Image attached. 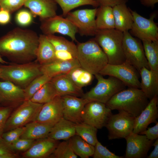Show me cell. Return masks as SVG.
<instances>
[{"instance_id": "cell-1", "label": "cell", "mask_w": 158, "mask_h": 158, "mask_svg": "<svg viewBox=\"0 0 158 158\" xmlns=\"http://www.w3.org/2000/svg\"><path fill=\"white\" fill-rule=\"evenodd\" d=\"M39 36L31 30L16 28L0 38V54L16 63L36 58Z\"/></svg>"}, {"instance_id": "cell-2", "label": "cell", "mask_w": 158, "mask_h": 158, "mask_svg": "<svg viewBox=\"0 0 158 158\" xmlns=\"http://www.w3.org/2000/svg\"><path fill=\"white\" fill-rule=\"evenodd\" d=\"M149 101L140 88L128 87L116 93L105 104L111 110L124 111L135 118L145 108Z\"/></svg>"}, {"instance_id": "cell-3", "label": "cell", "mask_w": 158, "mask_h": 158, "mask_svg": "<svg viewBox=\"0 0 158 158\" xmlns=\"http://www.w3.org/2000/svg\"><path fill=\"white\" fill-rule=\"evenodd\" d=\"M77 58L80 67L93 75L99 73L108 63L107 57L94 38L78 42Z\"/></svg>"}, {"instance_id": "cell-4", "label": "cell", "mask_w": 158, "mask_h": 158, "mask_svg": "<svg viewBox=\"0 0 158 158\" xmlns=\"http://www.w3.org/2000/svg\"><path fill=\"white\" fill-rule=\"evenodd\" d=\"M94 38L108 60V63L117 65L126 61L123 48V32L115 29L98 30Z\"/></svg>"}, {"instance_id": "cell-5", "label": "cell", "mask_w": 158, "mask_h": 158, "mask_svg": "<svg viewBox=\"0 0 158 158\" xmlns=\"http://www.w3.org/2000/svg\"><path fill=\"white\" fill-rule=\"evenodd\" d=\"M41 65L36 62L0 66V78L24 89L35 78L43 74Z\"/></svg>"}, {"instance_id": "cell-6", "label": "cell", "mask_w": 158, "mask_h": 158, "mask_svg": "<svg viewBox=\"0 0 158 158\" xmlns=\"http://www.w3.org/2000/svg\"><path fill=\"white\" fill-rule=\"evenodd\" d=\"M97 80L96 85L82 97L90 102L97 101L106 104L115 94L126 88L121 81L112 76L105 78L99 73L95 75Z\"/></svg>"}, {"instance_id": "cell-7", "label": "cell", "mask_w": 158, "mask_h": 158, "mask_svg": "<svg viewBox=\"0 0 158 158\" xmlns=\"http://www.w3.org/2000/svg\"><path fill=\"white\" fill-rule=\"evenodd\" d=\"M43 104L25 100L13 112L6 122L4 132L25 126L35 121Z\"/></svg>"}, {"instance_id": "cell-8", "label": "cell", "mask_w": 158, "mask_h": 158, "mask_svg": "<svg viewBox=\"0 0 158 158\" xmlns=\"http://www.w3.org/2000/svg\"><path fill=\"white\" fill-rule=\"evenodd\" d=\"M123 48L126 61L139 71L144 67L150 69L142 44L128 31L123 32Z\"/></svg>"}, {"instance_id": "cell-9", "label": "cell", "mask_w": 158, "mask_h": 158, "mask_svg": "<svg viewBox=\"0 0 158 158\" xmlns=\"http://www.w3.org/2000/svg\"><path fill=\"white\" fill-rule=\"evenodd\" d=\"M102 75L115 77L128 87L140 88L139 71L126 61L117 65L108 63L99 72Z\"/></svg>"}, {"instance_id": "cell-10", "label": "cell", "mask_w": 158, "mask_h": 158, "mask_svg": "<svg viewBox=\"0 0 158 158\" xmlns=\"http://www.w3.org/2000/svg\"><path fill=\"white\" fill-rule=\"evenodd\" d=\"M97 8L70 11L65 17L77 28L81 36H95L98 30L95 19Z\"/></svg>"}, {"instance_id": "cell-11", "label": "cell", "mask_w": 158, "mask_h": 158, "mask_svg": "<svg viewBox=\"0 0 158 158\" xmlns=\"http://www.w3.org/2000/svg\"><path fill=\"white\" fill-rule=\"evenodd\" d=\"M130 9L133 19L130 34L142 41H158V27L154 21L155 13L152 14L147 19Z\"/></svg>"}, {"instance_id": "cell-12", "label": "cell", "mask_w": 158, "mask_h": 158, "mask_svg": "<svg viewBox=\"0 0 158 158\" xmlns=\"http://www.w3.org/2000/svg\"><path fill=\"white\" fill-rule=\"evenodd\" d=\"M135 118L123 111L111 114L105 126L108 131V139L125 138L133 132Z\"/></svg>"}, {"instance_id": "cell-13", "label": "cell", "mask_w": 158, "mask_h": 158, "mask_svg": "<svg viewBox=\"0 0 158 158\" xmlns=\"http://www.w3.org/2000/svg\"><path fill=\"white\" fill-rule=\"evenodd\" d=\"M111 110L105 104L97 101L87 103L81 113L82 122L100 129L105 127L110 116Z\"/></svg>"}, {"instance_id": "cell-14", "label": "cell", "mask_w": 158, "mask_h": 158, "mask_svg": "<svg viewBox=\"0 0 158 158\" xmlns=\"http://www.w3.org/2000/svg\"><path fill=\"white\" fill-rule=\"evenodd\" d=\"M40 20V28L43 34L47 35L59 33L68 36L73 41L78 42L75 37L76 34L78 33L77 28L62 15H56Z\"/></svg>"}, {"instance_id": "cell-15", "label": "cell", "mask_w": 158, "mask_h": 158, "mask_svg": "<svg viewBox=\"0 0 158 158\" xmlns=\"http://www.w3.org/2000/svg\"><path fill=\"white\" fill-rule=\"evenodd\" d=\"M125 139L126 147L125 158H142L147 157L154 141L148 140L145 135L132 132Z\"/></svg>"}, {"instance_id": "cell-16", "label": "cell", "mask_w": 158, "mask_h": 158, "mask_svg": "<svg viewBox=\"0 0 158 158\" xmlns=\"http://www.w3.org/2000/svg\"><path fill=\"white\" fill-rule=\"evenodd\" d=\"M63 117L62 97L57 95L43 104L35 121L54 125Z\"/></svg>"}, {"instance_id": "cell-17", "label": "cell", "mask_w": 158, "mask_h": 158, "mask_svg": "<svg viewBox=\"0 0 158 158\" xmlns=\"http://www.w3.org/2000/svg\"><path fill=\"white\" fill-rule=\"evenodd\" d=\"M61 97L63 118L76 124L82 122V111L85 105L90 102L82 97L73 96L66 95Z\"/></svg>"}, {"instance_id": "cell-18", "label": "cell", "mask_w": 158, "mask_h": 158, "mask_svg": "<svg viewBox=\"0 0 158 158\" xmlns=\"http://www.w3.org/2000/svg\"><path fill=\"white\" fill-rule=\"evenodd\" d=\"M158 96L150 100L145 108L135 118L133 132L139 134L151 123H156L158 117Z\"/></svg>"}, {"instance_id": "cell-19", "label": "cell", "mask_w": 158, "mask_h": 158, "mask_svg": "<svg viewBox=\"0 0 158 158\" xmlns=\"http://www.w3.org/2000/svg\"><path fill=\"white\" fill-rule=\"evenodd\" d=\"M22 155L26 158H45L50 157L58 143V140L49 137L37 140Z\"/></svg>"}, {"instance_id": "cell-20", "label": "cell", "mask_w": 158, "mask_h": 158, "mask_svg": "<svg viewBox=\"0 0 158 158\" xmlns=\"http://www.w3.org/2000/svg\"><path fill=\"white\" fill-rule=\"evenodd\" d=\"M57 4L55 0H26L24 5L40 20L56 15Z\"/></svg>"}, {"instance_id": "cell-21", "label": "cell", "mask_w": 158, "mask_h": 158, "mask_svg": "<svg viewBox=\"0 0 158 158\" xmlns=\"http://www.w3.org/2000/svg\"><path fill=\"white\" fill-rule=\"evenodd\" d=\"M141 81L140 89L149 100L158 95V72L146 68L139 71Z\"/></svg>"}, {"instance_id": "cell-22", "label": "cell", "mask_w": 158, "mask_h": 158, "mask_svg": "<svg viewBox=\"0 0 158 158\" xmlns=\"http://www.w3.org/2000/svg\"><path fill=\"white\" fill-rule=\"evenodd\" d=\"M4 80H0L1 103H16L25 101L23 89L11 81Z\"/></svg>"}, {"instance_id": "cell-23", "label": "cell", "mask_w": 158, "mask_h": 158, "mask_svg": "<svg viewBox=\"0 0 158 158\" xmlns=\"http://www.w3.org/2000/svg\"><path fill=\"white\" fill-rule=\"evenodd\" d=\"M51 81L60 96L69 95L81 97L84 94L82 88L77 87L66 74L54 76Z\"/></svg>"}, {"instance_id": "cell-24", "label": "cell", "mask_w": 158, "mask_h": 158, "mask_svg": "<svg viewBox=\"0 0 158 158\" xmlns=\"http://www.w3.org/2000/svg\"><path fill=\"white\" fill-rule=\"evenodd\" d=\"M115 29L122 32L128 31L133 23L132 14L126 4L116 5L112 7Z\"/></svg>"}, {"instance_id": "cell-25", "label": "cell", "mask_w": 158, "mask_h": 158, "mask_svg": "<svg viewBox=\"0 0 158 158\" xmlns=\"http://www.w3.org/2000/svg\"><path fill=\"white\" fill-rule=\"evenodd\" d=\"M80 66L77 59L69 61L56 60L50 63L41 65V71L51 78L56 75L68 73L73 68Z\"/></svg>"}, {"instance_id": "cell-26", "label": "cell", "mask_w": 158, "mask_h": 158, "mask_svg": "<svg viewBox=\"0 0 158 158\" xmlns=\"http://www.w3.org/2000/svg\"><path fill=\"white\" fill-rule=\"evenodd\" d=\"M63 117L52 128L48 137L54 140H68L76 135L75 125Z\"/></svg>"}, {"instance_id": "cell-27", "label": "cell", "mask_w": 158, "mask_h": 158, "mask_svg": "<svg viewBox=\"0 0 158 158\" xmlns=\"http://www.w3.org/2000/svg\"><path fill=\"white\" fill-rule=\"evenodd\" d=\"M55 49L46 35L39 36V44L36 53L37 61L41 65L50 63L56 60Z\"/></svg>"}, {"instance_id": "cell-28", "label": "cell", "mask_w": 158, "mask_h": 158, "mask_svg": "<svg viewBox=\"0 0 158 158\" xmlns=\"http://www.w3.org/2000/svg\"><path fill=\"white\" fill-rule=\"evenodd\" d=\"M53 125L35 121L25 126V130L20 138L38 140L48 137Z\"/></svg>"}, {"instance_id": "cell-29", "label": "cell", "mask_w": 158, "mask_h": 158, "mask_svg": "<svg viewBox=\"0 0 158 158\" xmlns=\"http://www.w3.org/2000/svg\"><path fill=\"white\" fill-rule=\"evenodd\" d=\"M96 23L97 30L115 29L112 8L100 6L97 8Z\"/></svg>"}, {"instance_id": "cell-30", "label": "cell", "mask_w": 158, "mask_h": 158, "mask_svg": "<svg viewBox=\"0 0 158 158\" xmlns=\"http://www.w3.org/2000/svg\"><path fill=\"white\" fill-rule=\"evenodd\" d=\"M72 149L75 154L81 158L92 157L95 146L88 143L79 136L75 135L69 139Z\"/></svg>"}, {"instance_id": "cell-31", "label": "cell", "mask_w": 158, "mask_h": 158, "mask_svg": "<svg viewBox=\"0 0 158 158\" xmlns=\"http://www.w3.org/2000/svg\"><path fill=\"white\" fill-rule=\"evenodd\" d=\"M57 95V90L51 80L44 84L33 95L30 100L34 102L44 104Z\"/></svg>"}, {"instance_id": "cell-32", "label": "cell", "mask_w": 158, "mask_h": 158, "mask_svg": "<svg viewBox=\"0 0 158 158\" xmlns=\"http://www.w3.org/2000/svg\"><path fill=\"white\" fill-rule=\"evenodd\" d=\"M66 74L80 88L90 84L94 78V75L80 66L73 68Z\"/></svg>"}, {"instance_id": "cell-33", "label": "cell", "mask_w": 158, "mask_h": 158, "mask_svg": "<svg viewBox=\"0 0 158 158\" xmlns=\"http://www.w3.org/2000/svg\"><path fill=\"white\" fill-rule=\"evenodd\" d=\"M142 41L150 69L158 72V41Z\"/></svg>"}, {"instance_id": "cell-34", "label": "cell", "mask_w": 158, "mask_h": 158, "mask_svg": "<svg viewBox=\"0 0 158 158\" xmlns=\"http://www.w3.org/2000/svg\"><path fill=\"white\" fill-rule=\"evenodd\" d=\"M46 36L48 40L54 47L55 51H68L77 57V46L73 41H70L63 37L54 35Z\"/></svg>"}, {"instance_id": "cell-35", "label": "cell", "mask_w": 158, "mask_h": 158, "mask_svg": "<svg viewBox=\"0 0 158 158\" xmlns=\"http://www.w3.org/2000/svg\"><path fill=\"white\" fill-rule=\"evenodd\" d=\"M97 130V129L94 127L83 122L75 125L76 135L94 146L98 141Z\"/></svg>"}, {"instance_id": "cell-36", "label": "cell", "mask_w": 158, "mask_h": 158, "mask_svg": "<svg viewBox=\"0 0 158 158\" xmlns=\"http://www.w3.org/2000/svg\"><path fill=\"white\" fill-rule=\"evenodd\" d=\"M61 7L62 16L65 17L67 14L73 9L79 6L90 5L97 8L99 4L94 0H55Z\"/></svg>"}, {"instance_id": "cell-37", "label": "cell", "mask_w": 158, "mask_h": 158, "mask_svg": "<svg viewBox=\"0 0 158 158\" xmlns=\"http://www.w3.org/2000/svg\"><path fill=\"white\" fill-rule=\"evenodd\" d=\"M51 78L42 74L33 79L23 89L25 100H30L35 94Z\"/></svg>"}, {"instance_id": "cell-38", "label": "cell", "mask_w": 158, "mask_h": 158, "mask_svg": "<svg viewBox=\"0 0 158 158\" xmlns=\"http://www.w3.org/2000/svg\"><path fill=\"white\" fill-rule=\"evenodd\" d=\"M69 140L59 143L50 157L55 158H76Z\"/></svg>"}, {"instance_id": "cell-39", "label": "cell", "mask_w": 158, "mask_h": 158, "mask_svg": "<svg viewBox=\"0 0 158 158\" xmlns=\"http://www.w3.org/2000/svg\"><path fill=\"white\" fill-rule=\"evenodd\" d=\"M95 146L94 158H123L122 156L117 155L109 151L98 141Z\"/></svg>"}, {"instance_id": "cell-40", "label": "cell", "mask_w": 158, "mask_h": 158, "mask_svg": "<svg viewBox=\"0 0 158 158\" xmlns=\"http://www.w3.org/2000/svg\"><path fill=\"white\" fill-rule=\"evenodd\" d=\"M25 129V126L18 127L4 132L1 137L10 144L20 138Z\"/></svg>"}, {"instance_id": "cell-41", "label": "cell", "mask_w": 158, "mask_h": 158, "mask_svg": "<svg viewBox=\"0 0 158 158\" xmlns=\"http://www.w3.org/2000/svg\"><path fill=\"white\" fill-rule=\"evenodd\" d=\"M25 0H0V9H5L12 13L24 5Z\"/></svg>"}, {"instance_id": "cell-42", "label": "cell", "mask_w": 158, "mask_h": 158, "mask_svg": "<svg viewBox=\"0 0 158 158\" xmlns=\"http://www.w3.org/2000/svg\"><path fill=\"white\" fill-rule=\"evenodd\" d=\"M35 141L34 140L20 138L11 144L15 151L25 152L31 147Z\"/></svg>"}, {"instance_id": "cell-43", "label": "cell", "mask_w": 158, "mask_h": 158, "mask_svg": "<svg viewBox=\"0 0 158 158\" xmlns=\"http://www.w3.org/2000/svg\"><path fill=\"white\" fill-rule=\"evenodd\" d=\"M31 12L22 10L19 11L16 16V20L20 25L26 26L31 23L32 21V15Z\"/></svg>"}, {"instance_id": "cell-44", "label": "cell", "mask_w": 158, "mask_h": 158, "mask_svg": "<svg viewBox=\"0 0 158 158\" xmlns=\"http://www.w3.org/2000/svg\"><path fill=\"white\" fill-rule=\"evenodd\" d=\"M12 110L11 106H0V136L4 133L6 122Z\"/></svg>"}, {"instance_id": "cell-45", "label": "cell", "mask_w": 158, "mask_h": 158, "mask_svg": "<svg viewBox=\"0 0 158 158\" xmlns=\"http://www.w3.org/2000/svg\"><path fill=\"white\" fill-rule=\"evenodd\" d=\"M11 144L0 136V155L16 154Z\"/></svg>"}, {"instance_id": "cell-46", "label": "cell", "mask_w": 158, "mask_h": 158, "mask_svg": "<svg viewBox=\"0 0 158 158\" xmlns=\"http://www.w3.org/2000/svg\"><path fill=\"white\" fill-rule=\"evenodd\" d=\"M139 134L145 135L149 140L154 141L158 138V122L151 127L147 128Z\"/></svg>"}, {"instance_id": "cell-47", "label": "cell", "mask_w": 158, "mask_h": 158, "mask_svg": "<svg viewBox=\"0 0 158 158\" xmlns=\"http://www.w3.org/2000/svg\"><path fill=\"white\" fill-rule=\"evenodd\" d=\"M55 54L56 60L62 61H69L77 59L70 52L65 51H55Z\"/></svg>"}, {"instance_id": "cell-48", "label": "cell", "mask_w": 158, "mask_h": 158, "mask_svg": "<svg viewBox=\"0 0 158 158\" xmlns=\"http://www.w3.org/2000/svg\"><path fill=\"white\" fill-rule=\"evenodd\" d=\"M100 6H110L112 7L118 4H126L128 0H94Z\"/></svg>"}, {"instance_id": "cell-49", "label": "cell", "mask_w": 158, "mask_h": 158, "mask_svg": "<svg viewBox=\"0 0 158 158\" xmlns=\"http://www.w3.org/2000/svg\"><path fill=\"white\" fill-rule=\"evenodd\" d=\"M11 13L8 11L0 9V24L6 25L9 23L11 20Z\"/></svg>"}, {"instance_id": "cell-50", "label": "cell", "mask_w": 158, "mask_h": 158, "mask_svg": "<svg viewBox=\"0 0 158 158\" xmlns=\"http://www.w3.org/2000/svg\"><path fill=\"white\" fill-rule=\"evenodd\" d=\"M155 140V142L153 143L152 145V146L154 147V150L150 155L147 157V158H158V138Z\"/></svg>"}, {"instance_id": "cell-51", "label": "cell", "mask_w": 158, "mask_h": 158, "mask_svg": "<svg viewBox=\"0 0 158 158\" xmlns=\"http://www.w3.org/2000/svg\"><path fill=\"white\" fill-rule=\"evenodd\" d=\"M141 4L144 6L153 8L158 0H139Z\"/></svg>"}, {"instance_id": "cell-52", "label": "cell", "mask_w": 158, "mask_h": 158, "mask_svg": "<svg viewBox=\"0 0 158 158\" xmlns=\"http://www.w3.org/2000/svg\"><path fill=\"white\" fill-rule=\"evenodd\" d=\"M18 157V156L17 154L0 155V158H16Z\"/></svg>"}, {"instance_id": "cell-53", "label": "cell", "mask_w": 158, "mask_h": 158, "mask_svg": "<svg viewBox=\"0 0 158 158\" xmlns=\"http://www.w3.org/2000/svg\"><path fill=\"white\" fill-rule=\"evenodd\" d=\"M0 63L2 64L8 63L5 61L1 57V55L0 54Z\"/></svg>"}, {"instance_id": "cell-54", "label": "cell", "mask_w": 158, "mask_h": 158, "mask_svg": "<svg viewBox=\"0 0 158 158\" xmlns=\"http://www.w3.org/2000/svg\"><path fill=\"white\" fill-rule=\"evenodd\" d=\"M1 68H0V78L1 77Z\"/></svg>"}, {"instance_id": "cell-55", "label": "cell", "mask_w": 158, "mask_h": 158, "mask_svg": "<svg viewBox=\"0 0 158 158\" xmlns=\"http://www.w3.org/2000/svg\"><path fill=\"white\" fill-rule=\"evenodd\" d=\"M1 104V100L0 99V104Z\"/></svg>"}]
</instances>
